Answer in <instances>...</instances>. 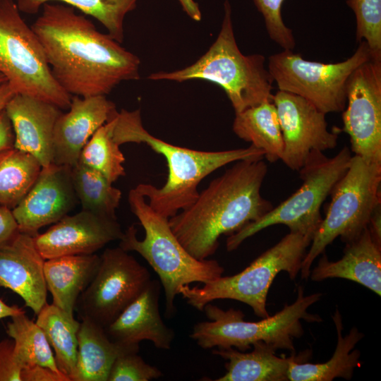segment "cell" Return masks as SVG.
I'll return each mask as SVG.
<instances>
[{"mask_svg": "<svg viewBox=\"0 0 381 381\" xmlns=\"http://www.w3.org/2000/svg\"><path fill=\"white\" fill-rule=\"evenodd\" d=\"M42 6L31 28L54 78L71 96L107 95L120 83L140 78V59L73 7Z\"/></svg>", "mask_w": 381, "mask_h": 381, "instance_id": "cell-1", "label": "cell"}, {"mask_svg": "<svg viewBox=\"0 0 381 381\" xmlns=\"http://www.w3.org/2000/svg\"><path fill=\"white\" fill-rule=\"evenodd\" d=\"M262 159L236 162L191 205L169 219L173 233L192 256L207 259L216 252L222 235L236 233L273 207L260 193L267 172Z\"/></svg>", "mask_w": 381, "mask_h": 381, "instance_id": "cell-2", "label": "cell"}, {"mask_svg": "<svg viewBox=\"0 0 381 381\" xmlns=\"http://www.w3.org/2000/svg\"><path fill=\"white\" fill-rule=\"evenodd\" d=\"M111 123L112 137L119 146L145 143L166 159L169 173L162 188L147 183L135 188L155 212L167 219L195 200L199 183L213 171L239 160L264 158L263 151L252 145L229 150L200 151L167 143L144 128L140 109L117 111Z\"/></svg>", "mask_w": 381, "mask_h": 381, "instance_id": "cell-3", "label": "cell"}, {"mask_svg": "<svg viewBox=\"0 0 381 381\" xmlns=\"http://www.w3.org/2000/svg\"><path fill=\"white\" fill-rule=\"evenodd\" d=\"M128 200L144 229L145 237L139 240L132 224L123 232L119 246L139 253L157 274L165 294V316L172 317L180 286L214 280L222 276L224 267L217 260L192 256L173 233L169 219L155 212L136 188L129 191Z\"/></svg>", "mask_w": 381, "mask_h": 381, "instance_id": "cell-4", "label": "cell"}, {"mask_svg": "<svg viewBox=\"0 0 381 381\" xmlns=\"http://www.w3.org/2000/svg\"><path fill=\"white\" fill-rule=\"evenodd\" d=\"M224 15L218 36L209 49L195 63L180 70L151 73L152 80L179 83L205 80L219 85L235 113L272 100L274 80L265 67V56L244 55L234 33L231 7L225 0Z\"/></svg>", "mask_w": 381, "mask_h": 381, "instance_id": "cell-5", "label": "cell"}, {"mask_svg": "<svg viewBox=\"0 0 381 381\" xmlns=\"http://www.w3.org/2000/svg\"><path fill=\"white\" fill-rule=\"evenodd\" d=\"M322 296L321 293L305 296L300 286L294 303L285 305L274 315L256 322L244 320V314L241 310H224L209 303L203 309L209 321L195 324L190 337L205 349L232 347L246 351L255 343L263 341L276 350L284 349L294 353V340L303 334L301 320L308 322L322 320L319 315L308 312V308L320 300Z\"/></svg>", "mask_w": 381, "mask_h": 381, "instance_id": "cell-6", "label": "cell"}, {"mask_svg": "<svg viewBox=\"0 0 381 381\" xmlns=\"http://www.w3.org/2000/svg\"><path fill=\"white\" fill-rule=\"evenodd\" d=\"M311 241L310 237L289 231L236 274L221 276L201 287L183 285L178 293L200 311L214 300L232 299L248 305L257 316L267 318V296L274 278L284 271L294 279Z\"/></svg>", "mask_w": 381, "mask_h": 381, "instance_id": "cell-7", "label": "cell"}, {"mask_svg": "<svg viewBox=\"0 0 381 381\" xmlns=\"http://www.w3.org/2000/svg\"><path fill=\"white\" fill-rule=\"evenodd\" d=\"M351 158V151L346 146L332 157L321 151L310 152L298 171L302 180L300 188L258 220L229 236L226 250L237 249L246 239L277 224L285 225L291 232L313 239L322 219V205L349 169Z\"/></svg>", "mask_w": 381, "mask_h": 381, "instance_id": "cell-8", "label": "cell"}, {"mask_svg": "<svg viewBox=\"0 0 381 381\" xmlns=\"http://www.w3.org/2000/svg\"><path fill=\"white\" fill-rule=\"evenodd\" d=\"M380 185L381 163L352 156L349 169L331 191L325 217L303 258L302 279L309 277L314 260L337 237L347 243L368 227L374 210L381 203Z\"/></svg>", "mask_w": 381, "mask_h": 381, "instance_id": "cell-9", "label": "cell"}, {"mask_svg": "<svg viewBox=\"0 0 381 381\" xmlns=\"http://www.w3.org/2000/svg\"><path fill=\"white\" fill-rule=\"evenodd\" d=\"M0 73L16 94L70 107L72 96L54 78L39 39L13 0H0Z\"/></svg>", "mask_w": 381, "mask_h": 381, "instance_id": "cell-10", "label": "cell"}, {"mask_svg": "<svg viewBox=\"0 0 381 381\" xmlns=\"http://www.w3.org/2000/svg\"><path fill=\"white\" fill-rule=\"evenodd\" d=\"M371 58L363 40L350 58L334 64L308 61L292 50L284 49L269 57L268 71L279 90L305 98L325 114L340 112L346 104L350 75Z\"/></svg>", "mask_w": 381, "mask_h": 381, "instance_id": "cell-11", "label": "cell"}, {"mask_svg": "<svg viewBox=\"0 0 381 381\" xmlns=\"http://www.w3.org/2000/svg\"><path fill=\"white\" fill-rule=\"evenodd\" d=\"M100 258L98 270L75 308L81 320L105 329L141 294L152 278L145 267L119 246L106 248Z\"/></svg>", "mask_w": 381, "mask_h": 381, "instance_id": "cell-12", "label": "cell"}, {"mask_svg": "<svg viewBox=\"0 0 381 381\" xmlns=\"http://www.w3.org/2000/svg\"><path fill=\"white\" fill-rule=\"evenodd\" d=\"M342 131L350 138L351 152L381 163V59L372 57L350 75Z\"/></svg>", "mask_w": 381, "mask_h": 381, "instance_id": "cell-13", "label": "cell"}, {"mask_svg": "<svg viewBox=\"0 0 381 381\" xmlns=\"http://www.w3.org/2000/svg\"><path fill=\"white\" fill-rule=\"evenodd\" d=\"M282 131L284 150L281 160L299 171L313 150L323 152L337 146L339 129L327 130L325 114L297 95L279 90L272 95Z\"/></svg>", "mask_w": 381, "mask_h": 381, "instance_id": "cell-14", "label": "cell"}, {"mask_svg": "<svg viewBox=\"0 0 381 381\" xmlns=\"http://www.w3.org/2000/svg\"><path fill=\"white\" fill-rule=\"evenodd\" d=\"M76 200L71 167L52 163L41 168L35 181L12 212L19 231L35 236L42 227L67 215Z\"/></svg>", "mask_w": 381, "mask_h": 381, "instance_id": "cell-15", "label": "cell"}, {"mask_svg": "<svg viewBox=\"0 0 381 381\" xmlns=\"http://www.w3.org/2000/svg\"><path fill=\"white\" fill-rule=\"evenodd\" d=\"M123 235L117 219L81 210L66 215L42 234L33 236L35 244L44 260L89 255Z\"/></svg>", "mask_w": 381, "mask_h": 381, "instance_id": "cell-16", "label": "cell"}, {"mask_svg": "<svg viewBox=\"0 0 381 381\" xmlns=\"http://www.w3.org/2000/svg\"><path fill=\"white\" fill-rule=\"evenodd\" d=\"M68 111L58 117L54 129L53 163L73 167L93 134L117 111L106 95L72 96Z\"/></svg>", "mask_w": 381, "mask_h": 381, "instance_id": "cell-17", "label": "cell"}, {"mask_svg": "<svg viewBox=\"0 0 381 381\" xmlns=\"http://www.w3.org/2000/svg\"><path fill=\"white\" fill-rule=\"evenodd\" d=\"M44 260L29 234L19 232L0 248V287L20 296L35 315L47 303Z\"/></svg>", "mask_w": 381, "mask_h": 381, "instance_id": "cell-18", "label": "cell"}, {"mask_svg": "<svg viewBox=\"0 0 381 381\" xmlns=\"http://www.w3.org/2000/svg\"><path fill=\"white\" fill-rule=\"evenodd\" d=\"M5 111L13 133L14 147L33 156L42 167L53 163V136L56 121L62 113L54 104L16 94Z\"/></svg>", "mask_w": 381, "mask_h": 381, "instance_id": "cell-19", "label": "cell"}, {"mask_svg": "<svg viewBox=\"0 0 381 381\" xmlns=\"http://www.w3.org/2000/svg\"><path fill=\"white\" fill-rule=\"evenodd\" d=\"M160 291L161 283L152 279L141 294L104 329L108 337L126 345H139L148 340L157 349H170L175 333L161 318Z\"/></svg>", "mask_w": 381, "mask_h": 381, "instance_id": "cell-20", "label": "cell"}, {"mask_svg": "<svg viewBox=\"0 0 381 381\" xmlns=\"http://www.w3.org/2000/svg\"><path fill=\"white\" fill-rule=\"evenodd\" d=\"M317 266L310 272L314 282L329 278H342L358 283L381 295V246L372 237L367 227L354 240L346 243L344 255L337 261H329L322 253Z\"/></svg>", "mask_w": 381, "mask_h": 381, "instance_id": "cell-21", "label": "cell"}, {"mask_svg": "<svg viewBox=\"0 0 381 381\" xmlns=\"http://www.w3.org/2000/svg\"><path fill=\"white\" fill-rule=\"evenodd\" d=\"M253 350L246 353L235 348H218L212 353L225 359L226 373L215 381H287L290 364L294 361L304 362L310 357V352L305 351L289 357L276 355L272 346L259 341Z\"/></svg>", "mask_w": 381, "mask_h": 381, "instance_id": "cell-22", "label": "cell"}, {"mask_svg": "<svg viewBox=\"0 0 381 381\" xmlns=\"http://www.w3.org/2000/svg\"><path fill=\"white\" fill-rule=\"evenodd\" d=\"M100 261L95 253L45 260L44 274L52 303L73 316L77 301L94 279Z\"/></svg>", "mask_w": 381, "mask_h": 381, "instance_id": "cell-23", "label": "cell"}, {"mask_svg": "<svg viewBox=\"0 0 381 381\" xmlns=\"http://www.w3.org/2000/svg\"><path fill=\"white\" fill-rule=\"evenodd\" d=\"M139 345L111 341L101 326L82 320L78 332L76 365L71 381H107L111 365L121 354L139 351Z\"/></svg>", "mask_w": 381, "mask_h": 381, "instance_id": "cell-24", "label": "cell"}, {"mask_svg": "<svg viewBox=\"0 0 381 381\" xmlns=\"http://www.w3.org/2000/svg\"><path fill=\"white\" fill-rule=\"evenodd\" d=\"M332 318L337 334V343L332 356L322 363L291 362L288 375L289 381H332L337 377L351 380L354 369L361 365V352L354 348L364 334L353 327L343 336L341 315L338 309Z\"/></svg>", "mask_w": 381, "mask_h": 381, "instance_id": "cell-25", "label": "cell"}, {"mask_svg": "<svg viewBox=\"0 0 381 381\" xmlns=\"http://www.w3.org/2000/svg\"><path fill=\"white\" fill-rule=\"evenodd\" d=\"M232 129L239 138L262 150L268 162L281 159L284 143L277 109L272 100L235 113Z\"/></svg>", "mask_w": 381, "mask_h": 381, "instance_id": "cell-26", "label": "cell"}, {"mask_svg": "<svg viewBox=\"0 0 381 381\" xmlns=\"http://www.w3.org/2000/svg\"><path fill=\"white\" fill-rule=\"evenodd\" d=\"M37 315V324L54 349L58 368L71 381L76 365L80 322L53 303H46Z\"/></svg>", "mask_w": 381, "mask_h": 381, "instance_id": "cell-27", "label": "cell"}, {"mask_svg": "<svg viewBox=\"0 0 381 381\" xmlns=\"http://www.w3.org/2000/svg\"><path fill=\"white\" fill-rule=\"evenodd\" d=\"M71 176L83 210L117 219L116 210L122 196L121 190L113 186L102 174L80 162L71 168Z\"/></svg>", "mask_w": 381, "mask_h": 381, "instance_id": "cell-28", "label": "cell"}, {"mask_svg": "<svg viewBox=\"0 0 381 381\" xmlns=\"http://www.w3.org/2000/svg\"><path fill=\"white\" fill-rule=\"evenodd\" d=\"M41 168L33 156L14 147L0 151V205L14 208L35 181Z\"/></svg>", "mask_w": 381, "mask_h": 381, "instance_id": "cell-29", "label": "cell"}, {"mask_svg": "<svg viewBox=\"0 0 381 381\" xmlns=\"http://www.w3.org/2000/svg\"><path fill=\"white\" fill-rule=\"evenodd\" d=\"M6 332L13 340L15 355L23 368L39 365L61 373L45 334L25 311L11 317Z\"/></svg>", "mask_w": 381, "mask_h": 381, "instance_id": "cell-30", "label": "cell"}, {"mask_svg": "<svg viewBox=\"0 0 381 381\" xmlns=\"http://www.w3.org/2000/svg\"><path fill=\"white\" fill-rule=\"evenodd\" d=\"M52 1L64 2L95 18L111 37L122 43L125 17L136 8L138 0H18L16 4L20 11L35 14L44 4Z\"/></svg>", "mask_w": 381, "mask_h": 381, "instance_id": "cell-31", "label": "cell"}, {"mask_svg": "<svg viewBox=\"0 0 381 381\" xmlns=\"http://www.w3.org/2000/svg\"><path fill=\"white\" fill-rule=\"evenodd\" d=\"M112 137L111 119L102 126L83 147L80 163L102 174L111 183L125 175V157Z\"/></svg>", "mask_w": 381, "mask_h": 381, "instance_id": "cell-32", "label": "cell"}, {"mask_svg": "<svg viewBox=\"0 0 381 381\" xmlns=\"http://www.w3.org/2000/svg\"><path fill=\"white\" fill-rule=\"evenodd\" d=\"M346 4L356 17V41H365L372 56L381 58V0H346Z\"/></svg>", "mask_w": 381, "mask_h": 381, "instance_id": "cell-33", "label": "cell"}, {"mask_svg": "<svg viewBox=\"0 0 381 381\" xmlns=\"http://www.w3.org/2000/svg\"><path fill=\"white\" fill-rule=\"evenodd\" d=\"M138 353L119 355L111 365L107 381H149L162 376L160 370L147 363Z\"/></svg>", "mask_w": 381, "mask_h": 381, "instance_id": "cell-34", "label": "cell"}, {"mask_svg": "<svg viewBox=\"0 0 381 381\" xmlns=\"http://www.w3.org/2000/svg\"><path fill=\"white\" fill-rule=\"evenodd\" d=\"M284 0H253L261 13L270 37L284 49L292 50L295 39L292 30L284 23L282 7Z\"/></svg>", "mask_w": 381, "mask_h": 381, "instance_id": "cell-35", "label": "cell"}, {"mask_svg": "<svg viewBox=\"0 0 381 381\" xmlns=\"http://www.w3.org/2000/svg\"><path fill=\"white\" fill-rule=\"evenodd\" d=\"M23 367L16 357L13 339L0 341V381H21Z\"/></svg>", "mask_w": 381, "mask_h": 381, "instance_id": "cell-36", "label": "cell"}, {"mask_svg": "<svg viewBox=\"0 0 381 381\" xmlns=\"http://www.w3.org/2000/svg\"><path fill=\"white\" fill-rule=\"evenodd\" d=\"M21 381H70V379L49 368L33 365L22 369Z\"/></svg>", "mask_w": 381, "mask_h": 381, "instance_id": "cell-37", "label": "cell"}, {"mask_svg": "<svg viewBox=\"0 0 381 381\" xmlns=\"http://www.w3.org/2000/svg\"><path fill=\"white\" fill-rule=\"evenodd\" d=\"M19 232L12 210L0 205V248L9 243Z\"/></svg>", "mask_w": 381, "mask_h": 381, "instance_id": "cell-38", "label": "cell"}, {"mask_svg": "<svg viewBox=\"0 0 381 381\" xmlns=\"http://www.w3.org/2000/svg\"><path fill=\"white\" fill-rule=\"evenodd\" d=\"M14 147V133L5 109L0 113V151Z\"/></svg>", "mask_w": 381, "mask_h": 381, "instance_id": "cell-39", "label": "cell"}, {"mask_svg": "<svg viewBox=\"0 0 381 381\" xmlns=\"http://www.w3.org/2000/svg\"><path fill=\"white\" fill-rule=\"evenodd\" d=\"M368 228L375 241L381 246V203L374 210Z\"/></svg>", "mask_w": 381, "mask_h": 381, "instance_id": "cell-40", "label": "cell"}, {"mask_svg": "<svg viewBox=\"0 0 381 381\" xmlns=\"http://www.w3.org/2000/svg\"><path fill=\"white\" fill-rule=\"evenodd\" d=\"M183 11L193 20L200 21L202 13L198 4L194 0H178Z\"/></svg>", "mask_w": 381, "mask_h": 381, "instance_id": "cell-41", "label": "cell"}, {"mask_svg": "<svg viewBox=\"0 0 381 381\" xmlns=\"http://www.w3.org/2000/svg\"><path fill=\"white\" fill-rule=\"evenodd\" d=\"M16 92L8 81L0 82V113L4 111Z\"/></svg>", "mask_w": 381, "mask_h": 381, "instance_id": "cell-42", "label": "cell"}, {"mask_svg": "<svg viewBox=\"0 0 381 381\" xmlns=\"http://www.w3.org/2000/svg\"><path fill=\"white\" fill-rule=\"evenodd\" d=\"M21 308L16 305L9 306L0 298V319L12 317L24 312Z\"/></svg>", "mask_w": 381, "mask_h": 381, "instance_id": "cell-43", "label": "cell"}, {"mask_svg": "<svg viewBox=\"0 0 381 381\" xmlns=\"http://www.w3.org/2000/svg\"><path fill=\"white\" fill-rule=\"evenodd\" d=\"M3 81H7V80L2 74L0 73V82Z\"/></svg>", "mask_w": 381, "mask_h": 381, "instance_id": "cell-44", "label": "cell"}]
</instances>
